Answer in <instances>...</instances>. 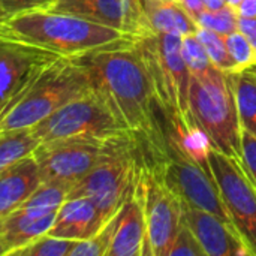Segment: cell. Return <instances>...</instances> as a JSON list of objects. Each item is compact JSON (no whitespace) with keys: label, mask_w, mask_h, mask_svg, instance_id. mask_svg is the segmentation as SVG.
<instances>
[{"label":"cell","mask_w":256,"mask_h":256,"mask_svg":"<svg viewBox=\"0 0 256 256\" xmlns=\"http://www.w3.org/2000/svg\"><path fill=\"white\" fill-rule=\"evenodd\" d=\"M56 213L36 218L22 210H16L0 219V244L4 255H10L16 249L32 243L38 237L46 234L52 226Z\"/></svg>","instance_id":"obj_19"},{"label":"cell","mask_w":256,"mask_h":256,"mask_svg":"<svg viewBox=\"0 0 256 256\" xmlns=\"http://www.w3.org/2000/svg\"><path fill=\"white\" fill-rule=\"evenodd\" d=\"M48 10L70 14L134 38L144 34L141 0H56Z\"/></svg>","instance_id":"obj_12"},{"label":"cell","mask_w":256,"mask_h":256,"mask_svg":"<svg viewBox=\"0 0 256 256\" xmlns=\"http://www.w3.org/2000/svg\"><path fill=\"white\" fill-rule=\"evenodd\" d=\"M39 144L40 141L32 134L30 128L0 132V172L33 154Z\"/></svg>","instance_id":"obj_21"},{"label":"cell","mask_w":256,"mask_h":256,"mask_svg":"<svg viewBox=\"0 0 256 256\" xmlns=\"http://www.w3.org/2000/svg\"><path fill=\"white\" fill-rule=\"evenodd\" d=\"M140 183L146 216L144 256H168V250L184 222L183 201L168 188L152 164L144 165Z\"/></svg>","instance_id":"obj_9"},{"label":"cell","mask_w":256,"mask_h":256,"mask_svg":"<svg viewBox=\"0 0 256 256\" xmlns=\"http://www.w3.org/2000/svg\"><path fill=\"white\" fill-rule=\"evenodd\" d=\"M196 22L200 27L210 28L222 36H226L232 32L237 30V22H238V14L234 8L231 6H224L219 10H207L204 9L198 16Z\"/></svg>","instance_id":"obj_26"},{"label":"cell","mask_w":256,"mask_h":256,"mask_svg":"<svg viewBox=\"0 0 256 256\" xmlns=\"http://www.w3.org/2000/svg\"><path fill=\"white\" fill-rule=\"evenodd\" d=\"M4 255V249H3V246L0 244V256H3Z\"/></svg>","instance_id":"obj_38"},{"label":"cell","mask_w":256,"mask_h":256,"mask_svg":"<svg viewBox=\"0 0 256 256\" xmlns=\"http://www.w3.org/2000/svg\"><path fill=\"white\" fill-rule=\"evenodd\" d=\"M54 2L56 0H0V21L28 10L48 9Z\"/></svg>","instance_id":"obj_30"},{"label":"cell","mask_w":256,"mask_h":256,"mask_svg":"<svg viewBox=\"0 0 256 256\" xmlns=\"http://www.w3.org/2000/svg\"><path fill=\"white\" fill-rule=\"evenodd\" d=\"M210 170L238 236L256 256V186L242 164L212 148Z\"/></svg>","instance_id":"obj_11"},{"label":"cell","mask_w":256,"mask_h":256,"mask_svg":"<svg viewBox=\"0 0 256 256\" xmlns=\"http://www.w3.org/2000/svg\"><path fill=\"white\" fill-rule=\"evenodd\" d=\"M236 10L242 18H256V0H243Z\"/></svg>","instance_id":"obj_33"},{"label":"cell","mask_w":256,"mask_h":256,"mask_svg":"<svg viewBox=\"0 0 256 256\" xmlns=\"http://www.w3.org/2000/svg\"><path fill=\"white\" fill-rule=\"evenodd\" d=\"M54 58L58 57L24 45L0 40V102L22 88Z\"/></svg>","instance_id":"obj_14"},{"label":"cell","mask_w":256,"mask_h":256,"mask_svg":"<svg viewBox=\"0 0 256 256\" xmlns=\"http://www.w3.org/2000/svg\"><path fill=\"white\" fill-rule=\"evenodd\" d=\"M39 184L40 174L33 154L0 172V219L16 212Z\"/></svg>","instance_id":"obj_17"},{"label":"cell","mask_w":256,"mask_h":256,"mask_svg":"<svg viewBox=\"0 0 256 256\" xmlns=\"http://www.w3.org/2000/svg\"><path fill=\"white\" fill-rule=\"evenodd\" d=\"M242 2H243V0H226V4L231 6V8H234V9H237L238 4H240Z\"/></svg>","instance_id":"obj_36"},{"label":"cell","mask_w":256,"mask_h":256,"mask_svg":"<svg viewBox=\"0 0 256 256\" xmlns=\"http://www.w3.org/2000/svg\"><path fill=\"white\" fill-rule=\"evenodd\" d=\"M196 36L201 40V44L204 45V48L212 60V64L220 70L232 74L234 62L230 56V51H228V46L225 42V36H222L210 28H204V27L198 28Z\"/></svg>","instance_id":"obj_23"},{"label":"cell","mask_w":256,"mask_h":256,"mask_svg":"<svg viewBox=\"0 0 256 256\" xmlns=\"http://www.w3.org/2000/svg\"><path fill=\"white\" fill-rule=\"evenodd\" d=\"M249 70H250V72H252V74L256 76V66H254V68H252V69H249Z\"/></svg>","instance_id":"obj_39"},{"label":"cell","mask_w":256,"mask_h":256,"mask_svg":"<svg viewBox=\"0 0 256 256\" xmlns=\"http://www.w3.org/2000/svg\"><path fill=\"white\" fill-rule=\"evenodd\" d=\"M69 189L60 184L40 183L38 189L28 196V200L18 208L36 218L57 213L62 204L68 200Z\"/></svg>","instance_id":"obj_22"},{"label":"cell","mask_w":256,"mask_h":256,"mask_svg":"<svg viewBox=\"0 0 256 256\" xmlns=\"http://www.w3.org/2000/svg\"><path fill=\"white\" fill-rule=\"evenodd\" d=\"M242 150H243V170L256 186V138L248 132H242Z\"/></svg>","instance_id":"obj_31"},{"label":"cell","mask_w":256,"mask_h":256,"mask_svg":"<svg viewBox=\"0 0 256 256\" xmlns=\"http://www.w3.org/2000/svg\"><path fill=\"white\" fill-rule=\"evenodd\" d=\"M30 130L40 142L63 138L111 141L130 135L93 90L69 100Z\"/></svg>","instance_id":"obj_7"},{"label":"cell","mask_w":256,"mask_h":256,"mask_svg":"<svg viewBox=\"0 0 256 256\" xmlns=\"http://www.w3.org/2000/svg\"><path fill=\"white\" fill-rule=\"evenodd\" d=\"M114 216L93 237L76 242L69 256H106L114 234V224H116Z\"/></svg>","instance_id":"obj_27"},{"label":"cell","mask_w":256,"mask_h":256,"mask_svg":"<svg viewBox=\"0 0 256 256\" xmlns=\"http://www.w3.org/2000/svg\"><path fill=\"white\" fill-rule=\"evenodd\" d=\"M182 56L190 74H201L206 72L212 64V60L195 34H186L182 38Z\"/></svg>","instance_id":"obj_28"},{"label":"cell","mask_w":256,"mask_h":256,"mask_svg":"<svg viewBox=\"0 0 256 256\" xmlns=\"http://www.w3.org/2000/svg\"><path fill=\"white\" fill-rule=\"evenodd\" d=\"M237 30L242 32L246 39L255 46L256 50V18H242L238 16Z\"/></svg>","instance_id":"obj_32"},{"label":"cell","mask_w":256,"mask_h":256,"mask_svg":"<svg viewBox=\"0 0 256 256\" xmlns=\"http://www.w3.org/2000/svg\"><path fill=\"white\" fill-rule=\"evenodd\" d=\"M138 146L132 135L114 140L100 162L69 189L68 198H88L111 219L140 182L146 164L136 158Z\"/></svg>","instance_id":"obj_6"},{"label":"cell","mask_w":256,"mask_h":256,"mask_svg":"<svg viewBox=\"0 0 256 256\" xmlns=\"http://www.w3.org/2000/svg\"><path fill=\"white\" fill-rule=\"evenodd\" d=\"M135 39L120 30L70 14L34 9L0 21V40L54 57L75 58Z\"/></svg>","instance_id":"obj_2"},{"label":"cell","mask_w":256,"mask_h":256,"mask_svg":"<svg viewBox=\"0 0 256 256\" xmlns=\"http://www.w3.org/2000/svg\"><path fill=\"white\" fill-rule=\"evenodd\" d=\"M112 141L63 138L40 142L33 152L39 166L40 183L60 184L70 189L100 162Z\"/></svg>","instance_id":"obj_10"},{"label":"cell","mask_w":256,"mask_h":256,"mask_svg":"<svg viewBox=\"0 0 256 256\" xmlns=\"http://www.w3.org/2000/svg\"><path fill=\"white\" fill-rule=\"evenodd\" d=\"M225 42L230 51V56L234 62V72L249 70L256 66L255 46L246 39V36L236 30L225 36Z\"/></svg>","instance_id":"obj_25"},{"label":"cell","mask_w":256,"mask_h":256,"mask_svg":"<svg viewBox=\"0 0 256 256\" xmlns=\"http://www.w3.org/2000/svg\"><path fill=\"white\" fill-rule=\"evenodd\" d=\"M189 111L194 122L207 134L213 148L243 164L242 126L238 122L231 72L210 66L190 74Z\"/></svg>","instance_id":"obj_3"},{"label":"cell","mask_w":256,"mask_h":256,"mask_svg":"<svg viewBox=\"0 0 256 256\" xmlns=\"http://www.w3.org/2000/svg\"><path fill=\"white\" fill-rule=\"evenodd\" d=\"M180 4L196 20V16L206 9L204 0H180Z\"/></svg>","instance_id":"obj_34"},{"label":"cell","mask_w":256,"mask_h":256,"mask_svg":"<svg viewBox=\"0 0 256 256\" xmlns=\"http://www.w3.org/2000/svg\"><path fill=\"white\" fill-rule=\"evenodd\" d=\"M76 242L44 234L32 243L12 252V256H69Z\"/></svg>","instance_id":"obj_24"},{"label":"cell","mask_w":256,"mask_h":256,"mask_svg":"<svg viewBox=\"0 0 256 256\" xmlns=\"http://www.w3.org/2000/svg\"><path fill=\"white\" fill-rule=\"evenodd\" d=\"M168 256H206L202 248L200 246L198 240L195 238L186 222H183V225L180 226L168 250Z\"/></svg>","instance_id":"obj_29"},{"label":"cell","mask_w":256,"mask_h":256,"mask_svg":"<svg viewBox=\"0 0 256 256\" xmlns=\"http://www.w3.org/2000/svg\"><path fill=\"white\" fill-rule=\"evenodd\" d=\"M182 38L142 34L134 39L170 128H183L194 122L189 111L190 72L182 56Z\"/></svg>","instance_id":"obj_5"},{"label":"cell","mask_w":256,"mask_h":256,"mask_svg":"<svg viewBox=\"0 0 256 256\" xmlns=\"http://www.w3.org/2000/svg\"><path fill=\"white\" fill-rule=\"evenodd\" d=\"M226 6V0H204V8L207 10H219Z\"/></svg>","instance_id":"obj_35"},{"label":"cell","mask_w":256,"mask_h":256,"mask_svg":"<svg viewBox=\"0 0 256 256\" xmlns=\"http://www.w3.org/2000/svg\"><path fill=\"white\" fill-rule=\"evenodd\" d=\"M90 90L84 70L74 58H54L3 112L0 132L32 128L69 100Z\"/></svg>","instance_id":"obj_4"},{"label":"cell","mask_w":256,"mask_h":256,"mask_svg":"<svg viewBox=\"0 0 256 256\" xmlns=\"http://www.w3.org/2000/svg\"><path fill=\"white\" fill-rule=\"evenodd\" d=\"M114 219V234L106 256L146 255V216L140 182L134 194L116 213Z\"/></svg>","instance_id":"obj_15"},{"label":"cell","mask_w":256,"mask_h":256,"mask_svg":"<svg viewBox=\"0 0 256 256\" xmlns=\"http://www.w3.org/2000/svg\"><path fill=\"white\" fill-rule=\"evenodd\" d=\"M231 75L242 130L256 138V76L250 70L232 72Z\"/></svg>","instance_id":"obj_20"},{"label":"cell","mask_w":256,"mask_h":256,"mask_svg":"<svg viewBox=\"0 0 256 256\" xmlns=\"http://www.w3.org/2000/svg\"><path fill=\"white\" fill-rule=\"evenodd\" d=\"M98 206L88 198H68L56 213L46 234L58 238L81 242L93 237L108 222Z\"/></svg>","instance_id":"obj_16"},{"label":"cell","mask_w":256,"mask_h":256,"mask_svg":"<svg viewBox=\"0 0 256 256\" xmlns=\"http://www.w3.org/2000/svg\"><path fill=\"white\" fill-rule=\"evenodd\" d=\"M154 2H174V3H180V0H154Z\"/></svg>","instance_id":"obj_37"},{"label":"cell","mask_w":256,"mask_h":256,"mask_svg":"<svg viewBox=\"0 0 256 256\" xmlns=\"http://www.w3.org/2000/svg\"><path fill=\"white\" fill-rule=\"evenodd\" d=\"M74 60L118 123L150 152L152 164L159 162L168 152V123L160 124L165 112L134 39Z\"/></svg>","instance_id":"obj_1"},{"label":"cell","mask_w":256,"mask_h":256,"mask_svg":"<svg viewBox=\"0 0 256 256\" xmlns=\"http://www.w3.org/2000/svg\"><path fill=\"white\" fill-rule=\"evenodd\" d=\"M152 165L158 170L168 188L178 195L183 204L216 214L232 225L213 174L184 154L174 142L168 140L166 154Z\"/></svg>","instance_id":"obj_8"},{"label":"cell","mask_w":256,"mask_h":256,"mask_svg":"<svg viewBox=\"0 0 256 256\" xmlns=\"http://www.w3.org/2000/svg\"><path fill=\"white\" fill-rule=\"evenodd\" d=\"M144 34H195L200 28L196 20L174 2L141 0Z\"/></svg>","instance_id":"obj_18"},{"label":"cell","mask_w":256,"mask_h":256,"mask_svg":"<svg viewBox=\"0 0 256 256\" xmlns=\"http://www.w3.org/2000/svg\"><path fill=\"white\" fill-rule=\"evenodd\" d=\"M183 216L206 256H252L236 228L216 214L183 204Z\"/></svg>","instance_id":"obj_13"}]
</instances>
